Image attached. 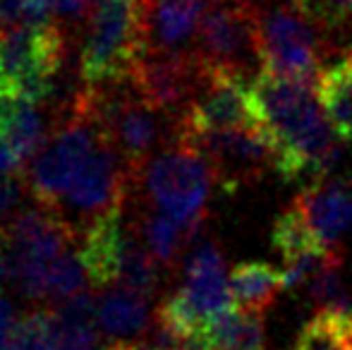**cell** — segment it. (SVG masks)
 Listing matches in <instances>:
<instances>
[{
    "mask_svg": "<svg viewBox=\"0 0 352 350\" xmlns=\"http://www.w3.org/2000/svg\"><path fill=\"white\" fill-rule=\"evenodd\" d=\"M211 0H148L146 39L151 51L190 53Z\"/></svg>",
    "mask_w": 352,
    "mask_h": 350,
    "instance_id": "obj_11",
    "label": "cell"
},
{
    "mask_svg": "<svg viewBox=\"0 0 352 350\" xmlns=\"http://www.w3.org/2000/svg\"><path fill=\"white\" fill-rule=\"evenodd\" d=\"M314 91L336 135L343 142H352V48L338 53V58L319 72Z\"/></svg>",
    "mask_w": 352,
    "mask_h": 350,
    "instance_id": "obj_13",
    "label": "cell"
},
{
    "mask_svg": "<svg viewBox=\"0 0 352 350\" xmlns=\"http://www.w3.org/2000/svg\"><path fill=\"white\" fill-rule=\"evenodd\" d=\"M177 142L199 151L216 173V182L228 192L242 190L276 168V151L261 130L180 132Z\"/></svg>",
    "mask_w": 352,
    "mask_h": 350,
    "instance_id": "obj_7",
    "label": "cell"
},
{
    "mask_svg": "<svg viewBox=\"0 0 352 350\" xmlns=\"http://www.w3.org/2000/svg\"><path fill=\"white\" fill-rule=\"evenodd\" d=\"M148 0H91L89 32L79 53V77L87 87L113 85L132 77L148 51Z\"/></svg>",
    "mask_w": 352,
    "mask_h": 350,
    "instance_id": "obj_2",
    "label": "cell"
},
{
    "mask_svg": "<svg viewBox=\"0 0 352 350\" xmlns=\"http://www.w3.org/2000/svg\"><path fill=\"white\" fill-rule=\"evenodd\" d=\"M271 245L283 257V262L295 264L309 257H326V254L336 252L340 248H329L319 235L314 233V228L309 226L307 216L302 214L300 206L292 201L287 209H283L278 219L274 221L271 228Z\"/></svg>",
    "mask_w": 352,
    "mask_h": 350,
    "instance_id": "obj_15",
    "label": "cell"
},
{
    "mask_svg": "<svg viewBox=\"0 0 352 350\" xmlns=\"http://www.w3.org/2000/svg\"><path fill=\"white\" fill-rule=\"evenodd\" d=\"M103 130L84 108V91L77 106L65 120L58 122L56 135L46 146L34 156L29 166L27 187L36 201L48 209H58L65 195L70 192L74 177L84 168L91 154L103 142Z\"/></svg>",
    "mask_w": 352,
    "mask_h": 350,
    "instance_id": "obj_4",
    "label": "cell"
},
{
    "mask_svg": "<svg viewBox=\"0 0 352 350\" xmlns=\"http://www.w3.org/2000/svg\"><path fill=\"white\" fill-rule=\"evenodd\" d=\"M144 195L156 214H163L187 228L201 230L206 201L216 182L209 161L185 142L158 151L140 173ZM140 182V180H137Z\"/></svg>",
    "mask_w": 352,
    "mask_h": 350,
    "instance_id": "obj_3",
    "label": "cell"
},
{
    "mask_svg": "<svg viewBox=\"0 0 352 350\" xmlns=\"http://www.w3.org/2000/svg\"><path fill=\"white\" fill-rule=\"evenodd\" d=\"M287 5L314 24L338 53V39H348L352 48V0H287Z\"/></svg>",
    "mask_w": 352,
    "mask_h": 350,
    "instance_id": "obj_18",
    "label": "cell"
},
{
    "mask_svg": "<svg viewBox=\"0 0 352 350\" xmlns=\"http://www.w3.org/2000/svg\"><path fill=\"white\" fill-rule=\"evenodd\" d=\"M140 230H142L144 245L153 254V259L161 264V269H170L177 262V257L182 254V250L199 233V230L187 228V226L177 223V221L168 219L163 214H156V211L144 216Z\"/></svg>",
    "mask_w": 352,
    "mask_h": 350,
    "instance_id": "obj_17",
    "label": "cell"
},
{
    "mask_svg": "<svg viewBox=\"0 0 352 350\" xmlns=\"http://www.w3.org/2000/svg\"><path fill=\"white\" fill-rule=\"evenodd\" d=\"M29 0H0V29L24 24Z\"/></svg>",
    "mask_w": 352,
    "mask_h": 350,
    "instance_id": "obj_24",
    "label": "cell"
},
{
    "mask_svg": "<svg viewBox=\"0 0 352 350\" xmlns=\"http://www.w3.org/2000/svg\"><path fill=\"white\" fill-rule=\"evenodd\" d=\"M0 350H10V346H8V341H0Z\"/></svg>",
    "mask_w": 352,
    "mask_h": 350,
    "instance_id": "obj_28",
    "label": "cell"
},
{
    "mask_svg": "<svg viewBox=\"0 0 352 350\" xmlns=\"http://www.w3.org/2000/svg\"><path fill=\"white\" fill-rule=\"evenodd\" d=\"M48 5L56 14L72 22H82L91 12V0H48Z\"/></svg>",
    "mask_w": 352,
    "mask_h": 350,
    "instance_id": "obj_23",
    "label": "cell"
},
{
    "mask_svg": "<svg viewBox=\"0 0 352 350\" xmlns=\"http://www.w3.org/2000/svg\"><path fill=\"white\" fill-rule=\"evenodd\" d=\"M302 290L319 312L352 314V298L343 281V259H336L316 271Z\"/></svg>",
    "mask_w": 352,
    "mask_h": 350,
    "instance_id": "obj_19",
    "label": "cell"
},
{
    "mask_svg": "<svg viewBox=\"0 0 352 350\" xmlns=\"http://www.w3.org/2000/svg\"><path fill=\"white\" fill-rule=\"evenodd\" d=\"M10 278V259H8V240H5V228H0V281Z\"/></svg>",
    "mask_w": 352,
    "mask_h": 350,
    "instance_id": "obj_27",
    "label": "cell"
},
{
    "mask_svg": "<svg viewBox=\"0 0 352 350\" xmlns=\"http://www.w3.org/2000/svg\"><path fill=\"white\" fill-rule=\"evenodd\" d=\"M206 350H269L264 317L232 307L209 324Z\"/></svg>",
    "mask_w": 352,
    "mask_h": 350,
    "instance_id": "obj_16",
    "label": "cell"
},
{
    "mask_svg": "<svg viewBox=\"0 0 352 350\" xmlns=\"http://www.w3.org/2000/svg\"><path fill=\"white\" fill-rule=\"evenodd\" d=\"M96 322L111 341L135 343L148 327V303L135 290L116 285L98 298Z\"/></svg>",
    "mask_w": 352,
    "mask_h": 350,
    "instance_id": "obj_12",
    "label": "cell"
},
{
    "mask_svg": "<svg viewBox=\"0 0 352 350\" xmlns=\"http://www.w3.org/2000/svg\"><path fill=\"white\" fill-rule=\"evenodd\" d=\"M87 271L79 259V252L67 250L53 262L51 274H48V298L65 303L74 295L84 293V283H87Z\"/></svg>",
    "mask_w": 352,
    "mask_h": 350,
    "instance_id": "obj_21",
    "label": "cell"
},
{
    "mask_svg": "<svg viewBox=\"0 0 352 350\" xmlns=\"http://www.w3.org/2000/svg\"><path fill=\"white\" fill-rule=\"evenodd\" d=\"M230 290L237 307L264 317L280 290H287L285 274L266 262H242L230 274Z\"/></svg>",
    "mask_w": 352,
    "mask_h": 350,
    "instance_id": "obj_14",
    "label": "cell"
},
{
    "mask_svg": "<svg viewBox=\"0 0 352 350\" xmlns=\"http://www.w3.org/2000/svg\"><path fill=\"white\" fill-rule=\"evenodd\" d=\"M250 96L276 151V173L287 182L329 177L343 156V140L331 127L314 82L261 70L250 82Z\"/></svg>",
    "mask_w": 352,
    "mask_h": 350,
    "instance_id": "obj_1",
    "label": "cell"
},
{
    "mask_svg": "<svg viewBox=\"0 0 352 350\" xmlns=\"http://www.w3.org/2000/svg\"><path fill=\"white\" fill-rule=\"evenodd\" d=\"M228 3L242 5V8L252 10V12H264V10L274 8V5H278V0H228Z\"/></svg>",
    "mask_w": 352,
    "mask_h": 350,
    "instance_id": "obj_26",
    "label": "cell"
},
{
    "mask_svg": "<svg viewBox=\"0 0 352 350\" xmlns=\"http://www.w3.org/2000/svg\"><path fill=\"white\" fill-rule=\"evenodd\" d=\"M256 39L261 70L292 80L316 82L324 70L321 63L336 53L333 43L290 5H274L256 12Z\"/></svg>",
    "mask_w": 352,
    "mask_h": 350,
    "instance_id": "obj_5",
    "label": "cell"
},
{
    "mask_svg": "<svg viewBox=\"0 0 352 350\" xmlns=\"http://www.w3.org/2000/svg\"><path fill=\"white\" fill-rule=\"evenodd\" d=\"M10 350H56V338L51 329V309H34L17 319L5 338Z\"/></svg>",
    "mask_w": 352,
    "mask_h": 350,
    "instance_id": "obj_20",
    "label": "cell"
},
{
    "mask_svg": "<svg viewBox=\"0 0 352 350\" xmlns=\"http://www.w3.org/2000/svg\"><path fill=\"white\" fill-rule=\"evenodd\" d=\"M132 226L135 223L125 221L122 209H118L94 221L82 233L79 259L84 264L89 283L96 290H111L120 283L122 257Z\"/></svg>",
    "mask_w": 352,
    "mask_h": 350,
    "instance_id": "obj_9",
    "label": "cell"
},
{
    "mask_svg": "<svg viewBox=\"0 0 352 350\" xmlns=\"http://www.w3.org/2000/svg\"><path fill=\"white\" fill-rule=\"evenodd\" d=\"M24 180L22 177H0V216L12 214L22 201Z\"/></svg>",
    "mask_w": 352,
    "mask_h": 350,
    "instance_id": "obj_22",
    "label": "cell"
},
{
    "mask_svg": "<svg viewBox=\"0 0 352 350\" xmlns=\"http://www.w3.org/2000/svg\"><path fill=\"white\" fill-rule=\"evenodd\" d=\"M226 130H261L250 96V82L232 72L206 70L204 87L180 118V132Z\"/></svg>",
    "mask_w": 352,
    "mask_h": 350,
    "instance_id": "obj_8",
    "label": "cell"
},
{
    "mask_svg": "<svg viewBox=\"0 0 352 350\" xmlns=\"http://www.w3.org/2000/svg\"><path fill=\"white\" fill-rule=\"evenodd\" d=\"M195 51L204 70L254 80L261 72L256 12L228 0H211L197 32Z\"/></svg>",
    "mask_w": 352,
    "mask_h": 350,
    "instance_id": "obj_6",
    "label": "cell"
},
{
    "mask_svg": "<svg viewBox=\"0 0 352 350\" xmlns=\"http://www.w3.org/2000/svg\"><path fill=\"white\" fill-rule=\"evenodd\" d=\"M24 159L12 149L8 140L0 137V177H17L22 171Z\"/></svg>",
    "mask_w": 352,
    "mask_h": 350,
    "instance_id": "obj_25",
    "label": "cell"
},
{
    "mask_svg": "<svg viewBox=\"0 0 352 350\" xmlns=\"http://www.w3.org/2000/svg\"><path fill=\"white\" fill-rule=\"evenodd\" d=\"M292 201L329 248H338L340 238L352 228V187L345 177L314 180Z\"/></svg>",
    "mask_w": 352,
    "mask_h": 350,
    "instance_id": "obj_10",
    "label": "cell"
}]
</instances>
